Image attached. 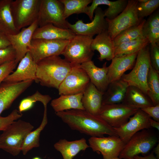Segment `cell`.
Here are the masks:
<instances>
[{
  "instance_id": "obj_33",
  "label": "cell",
  "mask_w": 159,
  "mask_h": 159,
  "mask_svg": "<svg viewBox=\"0 0 159 159\" xmlns=\"http://www.w3.org/2000/svg\"><path fill=\"white\" fill-rule=\"evenodd\" d=\"M64 5L63 16L66 19L74 14H86L88 5L92 0H60Z\"/></svg>"
},
{
  "instance_id": "obj_26",
  "label": "cell",
  "mask_w": 159,
  "mask_h": 159,
  "mask_svg": "<svg viewBox=\"0 0 159 159\" xmlns=\"http://www.w3.org/2000/svg\"><path fill=\"white\" fill-rule=\"evenodd\" d=\"M83 93L60 95L51 101L50 105L55 112L73 109L85 110L82 102Z\"/></svg>"
},
{
  "instance_id": "obj_7",
  "label": "cell",
  "mask_w": 159,
  "mask_h": 159,
  "mask_svg": "<svg viewBox=\"0 0 159 159\" xmlns=\"http://www.w3.org/2000/svg\"><path fill=\"white\" fill-rule=\"evenodd\" d=\"M41 0H16L10 8L15 26L20 31L37 20Z\"/></svg>"
},
{
  "instance_id": "obj_19",
  "label": "cell",
  "mask_w": 159,
  "mask_h": 159,
  "mask_svg": "<svg viewBox=\"0 0 159 159\" xmlns=\"http://www.w3.org/2000/svg\"><path fill=\"white\" fill-rule=\"evenodd\" d=\"M138 52L128 55L115 56L108 67L107 75L109 83L120 79L125 72L133 68Z\"/></svg>"
},
{
  "instance_id": "obj_34",
  "label": "cell",
  "mask_w": 159,
  "mask_h": 159,
  "mask_svg": "<svg viewBox=\"0 0 159 159\" xmlns=\"http://www.w3.org/2000/svg\"><path fill=\"white\" fill-rule=\"evenodd\" d=\"M147 95L154 106L159 104V73L151 65L147 80Z\"/></svg>"
},
{
  "instance_id": "obj_31",
  "label": "cell",
  "mask_w": 159,
  "mask_h": 159,
  "mask_svg": "<svg viewBox=\"0 0 159 159\" xmlns=\"http://www.w3.org/2000/svg\"><path fill=\"white\" fill-rule=\"evenodd\" d=\"M149 44L147 39L143 36L121 43L115 47V56H120L138 52Z\"/></svg>"
},
{
  "instance_id": "obj_25",
  "label": "cell",
  "mask_w": 159,
  "mask_h": 159,
  "mask_svg": "<svg viewBox=\"0 0 159 159\" xmlns=\"http://www.w3.org/2000/svg\"><path fill=\"white\" fill-rule=\"evenodd\" d=\"M54 146L61 153L63 159H73L80 152L90 147L84 138L72 141L61 139L55 143Z\"/></svg>"
},
{
  "instance_id": "obj_16",
  "label": "cell",
  "mask_w": 159,
  "mask_h": 159,
  "mask_svg": "<svg viewBox=\"0 0 159 159\" xmlns=\"http://www.w3.org/2000/svg\"><path fill=\"white\" fill-rule=\"evenodd\" d=\"M38 27L37 20L29 26L22 29L16 34H6L11 45L16 52L15 61L17 63L20 62L28 52V48L33 33Z\"/></svg>"
},
{
  "instance_id": "obj_27",
  "label": "cell",
  "mask_w": 159,
  "mask_h": 159,
  "mask_svg": "<svg viewBox=\"0 0 159 159\" xmlns=\"http://www.w3.org/2000/svg\"><path fill=\"white\" fill-rule=\"evenodd\" d=\"M122 103L138 109L154 106L147 95L138 88L133 86H128Z\"/></svg>"
},
{
  "instance_id": "obj_10",
  "label": "cell",
  "mask_w": 159,
  "mask_h": 159,
  "mask_svg": "<svg viewBox=\"0 0 159 159\" xmlns=\"http://www.w3.org/2000/svg\"><path fill=\"white\" fill-rule=\"evenodd\" d=\"M69 40L32 39L28 48L34 61L36 63L46 58L62 55Z\"/></svg>"
},
{
  "instance_id": "obj_5",
  "label": "cell",
  "mask_w": 159,
  "mask_h": 159,
  "mask_svg": "<svg viewBox=\"0 0 159 159\" xmlns=\"http://www.w3.org/2000/svg\"><path fill=\"white\" fill-rule=\"evenodd\" d=\"M151 65L149 44L139 51L132 69L129 73L124 74L121 79L129 86L136 87L147 95V80Z\"/></svg>"
},
{
  "instance_id": "obj_22",
  "label": "cell",
  "mask_w": 159,
  "mask_h": 159,
  "mask_svg": "<svg viewBox=\"0 0 159 159\" xmlns=\"http://www.w3.org/2000/svg\"><path fill=\"white\" fill-rule=\"evenodd\" d=\"M103 94L90 82L82 99L85 110L92 115H98L102 105Z\"/></svg>"
},
{
  "instance_id": "obj_29",
  "label": "cell",
  "mask_w": 159,
  "mask_h": 159,
  "mask_svg": "<svg viewBox=\"0 0 159 159\" xmlns=\"http://www.w3.org/2000/svg\"><path fill=\"white\" fill-rule=\"evenodd\" d=\"M142 33L149 44L155 43L159 45V12H154L149 16L143 25Z\"/></svg>"
},
{
  "instance_id": "obj_37",
  "label": "cell",
  "mask_w": 159,
  "mask_h": 159,
  "mask_svg": "<svg viewBox=\"0 0 159 159\" xmlns=\"http://www.w3.org/2000/svg\"><path fill=\"white\" fill-rule=\"evenodd\" d=\"M159 0H138L137 10L138 17L141 19L150 16L158 9Z\"/></svg>"
},
{
  "instance_id": "obj_3",
  "label": "cell",
  "mask_w": 159,
  "mask_h": 159,
  "mask_svg": "<svg viewBox=\"0 0 159 159\" xmlns=\"http://www.w3.org/2000/svg\"><path fill=\"white\" fill-rule=\"evenodd\" d=\"M34 127L30 123L24 121H14L0 135V149L13 156L17 155L21 151L26 136Z\"/></svg>"
},
{
  "instance_id": "obj_40",
  "label": "cell",
  "mask_w": 159,
  "mask_h": 159,
  "mask_svg": "<svg viewBox=\"0 0 159 159\" xmlns=\"http://www.w3.org/2000/svg\"><path fill=\"white\" fill-rule=\"evenodd\" d=\"M17 64L15 60L6 62L0 65V85L7 77L13 72Z\"/></svg>"
},
{
  "instance_id": "obj_18",
  "label": "cell",
  "mask_w": 159,
  "mask_h": 159,
  "mask_svg": "<svg viewBox=\"0 0 159 159\" xmlns=\"http://www.w3.org/2000/svg\"><path fill=\"white\" fill-rule=\"evenodd\" d=\"M29 80L16 83L3 82L0 85V115L9 108L14 100L32 84Z\"/></svg>"
},
{
  "instance_id": "obj_46",
  "label": "cell",
  "mask_w": 159,
  "mask_h": 159,
  "mask_svg": "<svg viewBox=\"0 0 159 159\" xmlns=\"http://www.w3.org/2000/svg\"><path fill=\"white\" fill-rule=\"evenodd\" d=\"M153 152L156 155V158L158 159H159V144H157L156 146L154 148Z\"/></svg>"
},
{
  "instance_id": "obj_17",
  "label": "cell",
  "mask_w": 159,
  "mask_h": 159,
  "mask_svg": "<svg viewBox=\"0 0 159 159\" xmlns=\"http://www.w3.org/2000/svg\"><path fill=\"white\" fill-rule=\"evenodd\" d=\"M37 63L28 52L20 61L16 70L9 75L3 82L16 83L32 80L36 82Z\"/></svg>"
},
{
  "instance_id": "obj_12",
  "label": "cell",
  "mask_w": 159,
  "mask_h": 159,
  "mask_svg": "<svg viewBox=\"0 0 159 159\" xmlns=\"http://www.w3.org/2000/svg\"><path fill=\"white\" fill-rule=\"evenodd\" d=\"M90 82L85 71L80 64H73V67L59 85V95L83 93Z\"/></svg>"
},
{
  "instance_id": "obj_14",
  "label": "cell",
  "mask_w": 159,
  "mask_h": 159,
  "mask_svg": "<svg viewBox=\"0 0 159 159\" xmlns=\"http://www.w3.org/2000/svg\"><path fill=\"white\" fill-rule=\"evenodd\" d=\"M95 15L91 22L85 23L79 19L74 24L68 22V29L76 35L93 37L107 30L108 24L104 16V11L98 7L95 10Z\"/></svg>"
},
{
  "instance_id": "obj_1",
  "label": "cell",
  "mask_w": 159,
  "mask_h": 159,
  "mask_svg": "<svg viewBox=\"0 0 159 159\" xmlns=\"http://www.w3.org/2000/svg\"><path fill=\"white\" fill-rule=\"evenodd\" d=\"M55 113L72 129L91 137H102L105 135L117 136L113 128L99 115L85 110H70Z\"/></svg>"
},
{
  "instance_id": "obj_8",
  "label": "cell",
  "mask_w": 159,
  "mask_h": 159,
  "mask_svg": "<svg viewBox=\"0 0 159 159\" xmlns=\"http://www.w3.org/2000/svg\"><path fill=\"white\" fill-rule=\"evenodd\" d=\"M64 10L60 0H41L37 19L38 27L52 24L58 28L68 29L69 22L64 18Z\"/></svg>"
},
{
  "instance_id": "obj_45",
  "label": "cell",
  "mask_w": 159,
  "mask_h": 159,
  "mask_svg": "<svg viewBox=\"0 0 159 159\" xmlns=\"http://www.w3.org/2000/svg\"><path fill=\"white\" fill-rule=\"evenodd\" d=\"M150 124L151 127H153L159 130V122L156 121L151 118L149 119Z\"/></svg>"
},
{
  "instance_id": "obj_36",
  "label": "cell",
  "mask_w": 159,
  "mask_h": 159,
  "mask_svg": "<svg viewBox=\"0 0 159 159\" xmlns=\"http://www.w3.org/2000/svg\"><path fill=\"white\" fill-rule=\"evenodd\" d=\"M103 1V5L108 6V8L104 11V16L106 19L109 20L114 19L121 13L126 7L128 2L127 0Z\"/></svg>"
},
{
  "instance_id": "obj_47",
  "label": "cell",
  "mask_w": 159,
  "mask_h": 159,
  "mask_svg": "<svg viewBox=\"0 0 159 159\" xmlns=\"http://www.w3.org/2000/svg\"><path fill=\"white\" fill-rule=\"evenodd\" d=\"M32 159H42L41 158L39 157H35L33 158Z\"/></svg>"
},
{
  "instance_id": "obj_24",
  "label": "cell",
  "mask_w": 159,
  "mask_h": 159,
  "mask_svg": "<svg viewBox=\"0 0 159 159\" xmlns=\"http://www.w3.org/2000/svg\"><path fill=\"white\" fill-rule=\"evenodd\" d=\"M128 86V83L121 79L110 83L103 93L102 105L122 103Z\"/></svg>"
},
{
  "instance_id": "obj_6",
  "label": "cell",
  "mask_w": 159,
  "mask_h": 159,
  "mask_svg": "<svg viewBox=\"0 0 159 159\" xmlns=\"http://www.w3.org/2000/svg\"><path fill=\"white\" fill-rule=\"evenodd\" d=\"M92 37L76 35L69 40L62 55L72 64H81L92 60L94 51L91 48Z\"/></svg>"
},
{
  "instance_id": "obj_2",
  "label": "cell",
  "mask_w": 159,
  "mask_h": 159,
  "mask_svg": "<svg viewBox=\"0 0 159 159\" xmlns=\"http://www.w3.org/2000/svg\"><path fill=\"white\" fill-rule=\"evenodd\" d=\"M73 66L59 55L43 59L37 63L36 82L58 89Z\"/></svg>"
},
{
  "instance_id": "obj_9",
  "label": "cell",
  "mask_w": 159,
  "mask_h": 159,
  "mask_svg": "<svg viewBox=\"0 0 159 159\" xmlns=\"http://www.w3.org/2000/svg\"><path fill=\"white\" fill-rule=\"evenodd\" d=\"M137 3V0H128L125 9L115 19L109 20L105 18L108 24L107 31L112 40L119 33L138 24L143 19L138 16Z\"/></svg>"
},
{
  "instance_id": "obj_48",
  "label": "cell",
  "mask_w": 159,
  "mask_h": 159,
  "mask_svg": "<svg viewBox=\"0 0 159 159\" xmlns=\"http://www.w3.org/2000/svg\"><path fill=\"white\" fill-rule=\"evenodd\" d=\"M111 159H120L118 157H116V158H112Z\"/></svg>"
},
{
  "instance_id": "obj_35",
  "label": "cell",
  "mask_w": 159,
  "mask_h": 159,
  "mask_svg": "<svg viewBox=\"0 0 159 159\" xmlns=\"http://www.w3.org/2000/svg\"><path fill=\"white\" fill-rule=\"evenodd\" d=\"M51 97L48 95H44L38 91L34 94L23 99L19 106L18 110L21 112L27 110L33 106L36 102H41L43 105H47L51 100Z\"/></svg>"
},
{
  "instance_id": "obj_38",
  "label": "cell",
  "mask_w": 159,
  "mask_h": 159,
  "mask_svg": "<svg viewBox=\"0 0 159 159\" xmlns=\"http://www.w3.org/2000/svg\"><path fill=\"white\" fill-rule=\"evenodd\" d=\"M149 54L151 66L159 73V45L149 44Z\"/></svg>"
},
{
  "instance_id": "obj_43",
  "label": "cell",
  "mask_w": 159,
  "mask_h": 159,
  "mask_svg": "<svg viewBox=\"0 0 159 159\" xmlns=\"http://www.w3.org/2000/svg\"><path fill=\"white\" fill-rule=\"evenodd\" d=\"M10 45L6 34L0 31V49L6 48Z\"/></svg>"
},
{
  "instance_id": "obj_30",
  "label": "cell",
  "mask_w": 159,
  "mask_h": 159,
  "mask_svg": "<svg viewBox=\"0 0 159 159\" xmlns=\"http://www.w3.org/2000/svg\"><path fill=\"white\" fill-rule=\"evenodd\" d=\"M43 118L40 126L36 130L31 131L26 136L23 144L21 151L25 155L30 150L34 148L39 147L40 133L48 123L47 105H44Z\"/></svg>"
},
{
  "instance_id": "obj_39",
  "label": "cell",
  "mask_w": 159,
  "mask_h": 159,
  "mask_svg": "<svg viewBox=\"0 0 159 159\" xmlns=\"http://www.w3.org/2000/svg\"><path fill=\"white\" fill-rule=\"evenodd\" d=\"M22 114L17 109L13 110L8 116L2 117L0 116V130L3 131L10 124L22 117Z\"/></svg>"
},
{
  "instance_id": "obj_32",
  "label": "cell",
  "mask_w": 159,
  "mask_h": 159,
  "mask_svg": "<svg viewBox=\"0 0 159 159\" xmlns=\"http://www.w3.org/2000/svg\"><path fill=\"white\" fill-rule=\"evenodd\" d=\"M145 21L146 19H143L138 24L124 30L117 35L113 40L115 47L143 37L142 29Z\"/></svg>"
},
{
  "instance_id": "obj_44",
  "label": "cell",
  "mask_w": 159,
  "mask_h": 159,
  "mask_svg": "<svg viewBox=\"0 0 159 159\" xmlns=\"http://www.w3.org/2000/svg\"><path fill=\"white\" fill-rule=\"evenodd\" d=\"M154 153L152 151L147 155L141 156L137 155L134 156V159H158L154 155Z\"/></svg>"
},
{
  "instance_id": "obj_4",
  "label": "cell",
  "mask_w": 159,
  "mask_h": 159,
  "mask_svg": "<svg viewBox=\"0 0 159 159\" xmlns=\"http://www.w3.org/2000/svg\"><path fill=\"white\" fill-rule=\"evenodd\" d=\"M158 136L151 129L140 130L133 135L120 153V159H134L135 156L149 153L158 142Z\"/></svg>"
},
{
  "instance_id": "obj_20",
  "label": "cell",
  "mask_w": 159,
  "mask_h": 159,
  "mask_svg": "<svg viewBox=\"0 0 159 159\" xmlns=\"http://www.w3.org/2000/svg\"><path fill=\"white\" fill-rule=\"evenodd\" d=\"M80 66L86 72L90 82L103 93L109 84L107 62H105L101 67L96 66L92 60L81 64Z\"/></svg>"
},
{
  "instance_id": "obj_13",
  "label": "cell",
  "mask_w": 159,
  "mask_h": 159,
  "mask_svg": "<svg viewBox=\"0 0 159 159\" xmlns=\"http://www.w3.org/2000/svg\"><path fill=\"white\" fill-rule=\"evenodd\" d=\"M88 142L93 151L100 153L103 159L118 157L126 144L117 136L91 137Z\"/></svg>"
},
{
  "instance_id": "obj_23",
  "label": "cell",
  "mask_w": 159,
  "mask_h": 159,
  "mask_svg": "<svg viewBox=\"0 0 159 159\" xmlns=\"http://www.w3.org/2000/svg\"><path fill=\"white\" fill-rule=\"evenodd\" d=\"M76 34L69 29L57 27L52 24L38 27L34 31L32 39H66L70 40Z\"/></svg>"
},
{
  "instance_id": "obj_28",
  "label": "cell",
  "mask_w": 159,
  "mask_h": 159,
  "mask_svg": "<svg viewBox=\"0 0 159 159\" xmlns=\"http://www.w3.org/2000/svg\"><path fill=\"white\" fill-rule=\"evenodd\" d=\"M12 0H0V31L7 34H15L19 31L16 28L10 5Z\"/></svg>"
},
{
  "instance_id": "obj_42",
  "label": "cell",
  "mask_w": 159,
  "mask_h": 159,
  "mask_svg": "<svg viewBox=\"0 0 159 159\" xmlns=\"http://www.w3.org/2000/svg\"><path fill=\"white\" fill-rule=\"evenodd\" d=\"M153 119L159 122V104L140 109Z\"/></svg>"
},
{
  "instance_id": "obj_15",
  "label": "cell",
  "mask_w": 159,
  "mask_h": 159,
  "mask_svg": "<svg viewBox=\"0 0 159 159\" xmlns=\"http://www.w3.org/2000/svg\"><path fill=\"white\" fill-rule=\"evenodd\" d=\"M150 118L139 109L126 123L119 127L113 128L117 135L126 144L137 132L152 128L149 122Z\"/></svg>"
},
{
  "instance_id": "obj_41",
  "label": "cell",
  "mask_w": 159,
  "mask_h": 159,
  "mask_svg": "<svg viewBox=\"0 0 159 159\" xmlns=\"http://www.w3.org/2000/svg\"><path fill=\"white\" fill-rule=\"evenodd\" d=\"M16 58V52L11 45L0 49V65L6 62L15 60Z\"/></svg>"
},
{
  "instance_id": "obj_21",
  "label": "cell",
  "mask_w": 159,
  "mask_h": 159,
  "mask_svg": "<svg viewBox=\"0 0 159 159\" xmlns=\"http://www.w3.org/2000/svg\"><path fill=\"white\" fill-rule=\"evenodd\" d=\"M91 48L94 52L96 50L99 52L98 59L100 61L104 59L110 61L115 56V47L107 30L97 35L93 39Z\"/></svg>"
},
{
  "instance_id": "obj_11",
  "label": "cell",
  "mask_w": 159,
  "mask_h": 159,
  "mask_svg": "<svg viewBox=\"0 0 159 159\" xmlns=\"http://www.w3.org/2000/svg\"><path fill=\"white\" fill-rule=\"evenodd\" d=\"M139 109L122 103L103 105L98 115L112 128H117L127 122Z\"/></svg>"
}]
</instances>
